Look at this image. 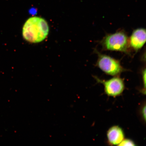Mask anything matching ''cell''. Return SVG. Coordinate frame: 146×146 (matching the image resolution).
<instances>
[{
	"label": "cell",
	"instance_id": "obj_2",
	"mask_svg": "<svg viewBox=\"0 0 146 146\" xmlns=\"http://www.w3.org/2000/svg\"><path fill=\"white\" fill-rule=\"evenodd\" d=\"M101 44L106 50L118 51L127 53L129 46L128 37L123 31L108 35L104 38Z\"/></svg>",
	"mask_w": 146,
	"mask_h": 146
},
{
	"label": "cell",
	"instance_id": "obj_4",
	"mask_svg": "<svg viewBox=\"0 0 146 146\" xmlns=\"http://www.w3.org/2000/svg\"><path fill=\"white\" fill-rule=\"evenodd\" d=\"M96 81L103 84L106 94L111 96H116L120 95L125 89V84L123 79L116 76L107 81L100 80L94 77Z\"/></svg>",
	"mask_w": 146,
	"mask_h": 146
},
{
	"label": "cell",
	"instance_id": "obj_9",
	"mask_svg": "<svg viewBox=\"0 0 146 146\" xmlns=\"http://www.w3.org/2000/svg\"><path fill=\"white\" fill-rule=\"evenodd\" d=\"M141 114L142 117L144 120L145 121L146 120V105H145L142 108L141 110Z\"/></svg>",
	"mask_w": 146,
	"mask_h": 146
},
{
	"label": "cell",
	"instance_id": "obj_1",
	"mask_svg": "<svg viewBox=\"0 0 146 146\" xmlns=\"http://www.w3.org/2000/svg\"><path fill=\"white\" fill-rule=\"evenodd\" d=\"M48 23L43 18L37 16L30 17L24 25L22 34L24 39L31 43L40 42L48 36Z\"/></svg>",
	"mask_w": 146,
	"mask_h": 146
},
{
	"label": "cell",
	"instance_id": "obj_7",
	"mask_svg": "<svg viewBox=\"0 0 146 146\" xmlns=\"http://www.w3.org/2000/svg\"><path fill=\"white\" fill-rule=\"evenodd\" d=\"M118 145L121 146H135V144L132 140L129 139H123Z\"/></svg>",
	"mask_w": 146,
	"mask_h": 146
},
{
	"label": "cell",
	"instance_id": "obj_8",
	"mask_svg": "<svg viewBox=\"0 0 146 146\" xmlns=\"http://www.w3.org/2000/svg\"><path fill=\"white\" fill-rule=\"evenodd\" d=\"M142 79L144 84V87L145 89L146 86V69L145 68L142 71Z\"/></svg>",
	"mask_w": 146,
	"mask_h": 146
},
{
	"label": "cell",
	"instance_id": "obj_3",
	"mask_svg": "<svg viewBox=\"0 0 146 146\" xmlns=\"http://www.w3.org/2000/svg\"><path fill=\"white\" fill-rule=\"evenodd\" d=\"M98 59L96 65L106 74L117 76L125 71L118 60L96 51Z\"/></svg>",
	"mask_w": 146,
	"mask_h": 146
},
{
	"label": "cell",
	"instance_id": "obj_6",
	"mask_svg": "<svg viewBox=\"0 0 146 146\" xmlns=\"http://www.w3.org/2000/svg\"><path fill=\"white\" fill-rule=\"evenodd\" d=\"M107 137L109 143L113 145H118L124 139L125 135L121 128L116 125L109 129Z\"/></svg>",
	"mask_w": 146,
	"mask_h": 146
},
{
	"label": "cell",
	"instance_id": "obj_5",
	"mask_svg": "<svg viewBox=\"0 0 146 146\" xmlns=\"http://www.w3.org/2000/svg\"><path fill=\"white\" fill-rule=\"evenodd\" d=\"M129 46L136 52L141 49L146 42V30L139 28L133 31L129 40Z\"/></svg>",
	"mask_w": 146,
	"mask_h": 146
}]
</instances>
